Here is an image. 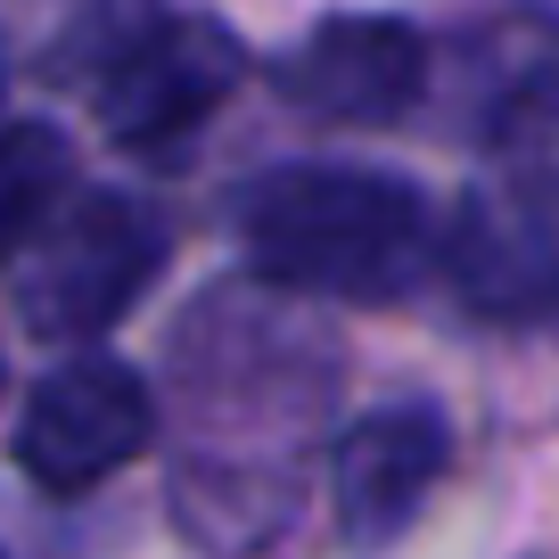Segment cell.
<instances>
[{
    "instance_id": "obj_7",
    "label": "cell",
    "mask_w": 559,
    "mask_h": 559,
    "mask_svg": "<svg viewBox=\"0 0 559 559\" xmlns=\"http://www.w3.org/2000/svg\"><path fill=\"white\" fill-rule=\"evenodd\" d=\"M444 461H453V428L437 403H386V412L354 419L337 437L330 461V493H337V526L354 543H386L419 519V502L437 493Z\"/></svg>"
},
{
    "instance_id": "obj_6",
    "label": "cell",
    "mask_w": 559,
    "mask_h": 559,
    "mask_svg": "<svg viewBox=\"0 0 559 559\" xmlns=\"http://www.w3.org/2000/svg\"><path fill=\"white\" fill-rule=\"evenodd\" d=\"M444 272L477 313H551L559 305V165H526L469 190Z\"/></svg>"
},
{
    "instance_id": "obj_9",
    "label": "cell",
    "mask_w": 559,
    "mask_h": 559,
    "mask_svg": "<svg viewBox=\"0 0 559 559\" xmlns=\"http://www.w3.org/2000/svg\"><path fill=\"white\" fill-rule=\"evenodd\" d=\"M74 190V148L58 123H0V255H17Z\"/></svg>"
},
{
    "instance_id": "obj_1",
    "label": "cell",
    "mask_w": 559,
    "mask_h": 559,
    "mask_svg": "<svg viewBox=\"0 0 559 559\" xmlns=\"http://www.w3.org/2000/svg\"><path fill=\"white\" fill-rule=\"evenodd\" d=\"M239 239L272 288L346 305H395L437 263V214L403 174L280 165L239 198Z\"/></svg>"
},
{
    "instance_id": "obj_4",
    "label": "cell",
    "mask_w": 559,
    "mask_h": 559,
    "mask_svg": "<svg viewBox=\"0 0 559 559\" xmlns=\"http://www.w3.org/2000/svg\"><path fill=\"white\" fill-rule=\"evenodd\" d=\"M148 437H157V403H148L140 370L116 354H74L25 395L9 453L41 493H91L99 477L148 453Z\"/></svg>"
},
{
    "instance_id": "obj_3",
    "label": "cell",
    "mask_w": 559,
    "mask_h": 559,
    "mask_svg": "<svg viewBox=\"0 0 559 559\" xmlns=\"http://www.w3.org/2000/svg\"><path fill=\"white\" fill-rule=\"evenodd\" d=\"M247 50L230 41L223 17L206 9H165L140 34H123L107 50L99 83H91V107H99V132L132 157H157V148H181L190 132H206L214 107L239 91Z\"/></svg>"
},
{
    "instance_id": "obj_2",
    "label": "cell",
    "mask_w": 559,
    "mask_h": 559,
    "mask_svg": "<svg viewBox=\"0 0 559 559\" xmlns=\"http://www.w3.org/2000/svg\"><path fill=\"white\" fill-rule=\"evenodd\" d=\"M165 272V214L132 190H83L58 198L50 223L17 247V321L50 346L107 337L148 280Z\"/></svg>"
},
{
    "instance_id": "obj_8",
    "label": "cell",
    "mask_w": 559,
    "mask_h": 559,
    "mask_svg": "<svg viewBox=\"0 0 559 559\" xmlns=\"http://www.w3.org/2000/svg\"><path fill=\"white\" fill-rule=\"evenodd\" d=\"M461 107L477 140H519L559 107V17L551 9H502L453 50Z\"/></svg>"
},
{
    "instance_id": "obj_10",
    "label": "cell",
    "mask_w": 559,
    "mask_h": 559,
    "mask_svg": "<svg viewBox=\"0 0 559 559\" xmlns=\"http://www.w3.org/2000/svg\"><path fill=\"white\" fill-rule=\"evenodd\" d=\"M0 559H9V551H0Z\"/></svg>"
},
{
    "instance_id": "obj_5",
    "label": "cell",
    "mask_w": 559,
    "mask_h": 559,
    "mask_svg": "<svg viewBox=\"0 0 559 559\" xmlns=\"http://www.w3.org/2000/svg\"><path fill=\"white\" fill-rule=\"evenodd\" d=\"M428 41L403 17H321L280 50L272 83L313 123H403L428 99Z\"/></svg>"
}]
</instances>
